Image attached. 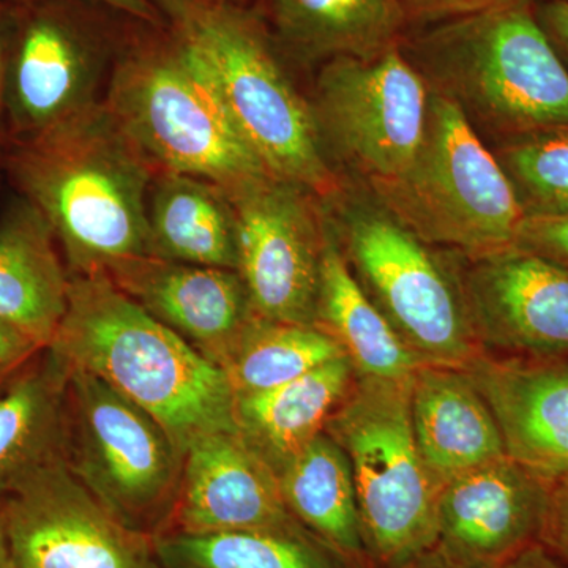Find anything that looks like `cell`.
<instances>
[{
	"instance_id": "cell-23",
	"label": "cell",
	"mask_w": 568,
	"mask_h": 568,
	"mask_svg": "<svg viewBox=\"0 0 568 568\" xmlns=\"http://www.w3.org/2000/svg\"><path fill=\"white\" fill-rule=\"evenodd\" d=\"M67 373V362L47 346L0 384V506L62 459Z\"/></svg>"
},
{
	"instance_id": "cell-10",
	"label": "cell",
	"mask_w": 568,
	"mask_h": 568,
	"mask_svg": "<svg viewBox=\"0 0 568 568\" xmlns=\"http://www.w3.org/2000/svg\"><path fill=\"white\" fill-rule=\"evenodd\" d=\"M306 95L321 151L343 181L379 185L413 162L429 88L402 44L372 58L323 63Z\"/></svg>"
},
{
	"instance_id": "cell-22",
	"label": "cell",
	"mask_w": 568,
	"mask_h": 568,
	"mask_svg": "<svg viewBox=\"0 0 568 568\" xmlns=\"http://www.w3.org/2000/svg\"><path fill=\"white\" fill-rule=\"evenodd\" d=\"M148 256L237 271V220L230 196L207 179L155 173L145 200Z\"/></svg>"
},
{
	"instance_id": "cell-5",
	"label": "cell",
	"mask_w": 568,
	"mask_h": 568,
	"mask_svg": "<svg viewBox=\"0 0 568 568\" xmlns=\"http://www.w3.org/2000/svg\"><path fill=\"white\" fill-rule=\"evenodd\" d=\"M323 203L355 283L422 365L466 368L481 354L458 253L426 242L362 183L345 181Z\"/></svg>"
},
{
	"instance_id": "cell-1",
	"label": "cell",
	"mask_w": 568,
	"mask_h": 568,
	"mask_svg": "<svg viewBox=\"0 0 568 568\" xmlns=\"http://www.w3.org/2000/svg\"><path fill=\"white\" fill-rule=\"evenodd\" d=\"M14 193L50 224L70 275L148 256L145 200L155 170L103 100L0 151Z\"/></svg>"
},
{
	"instance_id": "cell-25",
	"label": "cell",
	"mask_w": 568,
	"mask_h": 568,
	"mask_svg": "<svg viewBox=\"0 0 568 568\" xmlns=\"http://www.w3.org/2000/svg\"><path fill=\"white\" fill-rule=\"evenodd\" d=\"M276 477L287 510L306 532L351 568H372L349 462L331 437L317 436Z\"/></svg>"
},
{
	"instance_id": "cell-21",
	"label": "cell",
	"mask_w": 568,
	"mask_h": 568,
	"mask_svg": "<svg viewBox=\"0 0 568 568\" xmlns=\"http://www.w3.org/2000/svg\"><path fill=\"white\" fill-rule=\"evenodd\" d=\"M69 291V268L50 224L14 193L0 211V321L50 346Z\"/></svg>"
},
{
	"instance_id": "cell-4",
	"label": "cell",
	"mask_w": 568,
	"mask_h": 568,
	"mask_svg": "<svg viewBox=\"0 0 568 568\" xmlns=\"http://www.w3.org/2000/svg\"><path fill=\"white\" fill-rule=\"evenodd\" d=\"M268 173L321 200L343 181L324 159L306 89L256 9L237 0H153Z\"/></svg>"
},
{
	"instance_id": "cell-8",
	"label": "cell",
	"mask_w": 568,
	"mask_h": 568,
	"mask_svg": "<svg viewBox=\"0 0 568 568\" xmlns=\"http://www.w3.org/2000/svg\"><path fill=\"white\" fill-rule=\"evenodd\" d=\"M429 244L477 256L514 245L525 213L458 108L429 91L424 136L398 178L366 186Z\"/></svg>"
},
{
	"instance_id": "cell-15",
	"label": "cell",
	"mask_w": 568,
	"mask_h": 568,
	"mask_svg": "<svg viewBox=\"0 0 568 568\" xmlns=\"http://www.w3.org/2000/svg\"><path fill=\"white\" fill-rule=\"evenodd\" d=\"M551 484L506 455L439 489L435 547L459 568H500L540 541Z\"/></svg>"
},
{
	"instance_id": "cell-40",
	"label": "cell",
	"mask_w": 568,
	"mask_h": 568,
	"mask_svg": "<svg viewBox=\"0 0 568 568\" xmlns=\"http://www.w3.org/2000/svg\"><path fill=\"white\" fill-rule=\"evenodd\" d=\"M0 173H2V164H0Z\"/></svg>"
},
{
	"instance_id": "cell-26",
	"label": "cell",
	"mask_w": 568,
	"mask_h": 568,
	"mask_svg": "<svg viewBox=\"0 0 568 568\" xmlns=\"http://www.w3.org/2000/svg\"><path fill=\"white\" fill-rule=\"evenodd\" d=\"M315 325L342 347L357 377L410 379L422 366L355 283L327 215Z\"/></svg>"
},
{
	"instance_id": "cell-18",
	"label": "cell",
	"mask_w": 568,
	"mask_h": 568,
	"mask_svg": "<svg viewBox=\"0 0 568 568\" xmlns=\"http://www.w3.org/2000/svg\"><path fill=\"white\" fill-rule=\"evenodd\" d=\"M463 369L491 407L508 457L549 484L568 477V358L480 354Z\"/></svg>"
},
{
	"instance_id": "cell-30",
	"label": "cell",
	"mask_w": 568,
	"mask_h": 568,
	"mask_svg": "<svg viewBox=\"0 0 568 568\" xmlns=\"http://www.w3.org/2000/svg\"><path fill=\"white\" fill-rule=\"evenodd\" d=\"M514 245L568 267V215L525 216Z\"/></svg>"
},
{
	"instance_id": "cell-14",
	"label": "cell",
	"mask_w": 568,
	"mask_h": 568,
	"mask_svg": "<svg viewBox=\"0 0 568 568\" xmlns=\"http://www.w3.org/2000/svg\"><path fill=\"white\" fill-rule=\"evenodd\" d=\"M467 316L481 354L568 358V267L517 245L458 254Z\"/></svg>"
},
{
	"instance_id": "cell-27",
	"label": "cell",
	"mask_w": 568,
	"mask_h": 568,
	"mask_svg": "<svg viewBox=\"0 0 568 568\" xmlns=\"http://www.w3.org/2000/svg\"><path fill=\"white\" fill-rule=\"evenodd\" d=\"M153 547L163 568H351L301 532L162 534Z\"/></svg>"
},
{
	"instance_id": "cell-36",
	"label": "cell",
	"mask_w": 568,
	"mask_h": 568,
	"mask_svg": "<svg viewBox=\"0 0 568 568\" xmlns=\"http://www.w3.org/2000/svg\"><path fill=\"white\" fill-rule=\"evenodd\" d=\"M92 2L119 13L129 14L133 20L145 22V24L160 26L164 21L162 11L153 0H92Z\"/></svg>"
},
{
	"instance_id": "cell-33",
	"label": "cell",
	"mask_w": 568,
	"mask_h": 568,
	"mask_svg": "<svg viewBox=\"0 0 568 568\" xmlns=\"http://www.w3.org/2000/svg\"><path fill=\"white\" fill-rule=\"evenodd\" d=\"M43 347L47 346L40 345L20 328L0 321V384L9 379Z\"/></svg>"
},
{
	"instance_id": "cell-41",
	"label": "cell",
	"mask_w": 568,
	"mask_h": 568,
	"mask_svg": "<svg viewBox=\"0 0 568 568\" xmlns=\"http://www.w3.org/2000/svg\"><path fill=\"white\" fill-rule=\"evenodd\" d=\"M562 2H568V0H562Z\"/></svg>"
},
{
	"instance_id": "cell-12",
	"label": "cell",
	"mask_w": 568,
	"mask_h": 568,
	"mask_svg": "<svg viewBox=\"0 0 568 568\" xmlns=\"http://www.w3.org/2000/svg\"><path fill=\"white\" fill-rule=\"evenodd\" d=\"M226 194L237 220V272L254 313L276 323L315 325L325 235L323 200L274 174Z\"/></svg>"
},
{
	"instance_id": "cell-39",
	"label": "cell",
	"mask_w": 568,
	"mask_h": 568,
	"mask_svg": "<svg viewBox=\"0 0 568 568\" xmlns=\"http://www.w3.org/2000/svg\"><path fill=\"white\" fill-rule=\"evenodd\" d=\"M0 568H13L9 538H7L6 519H3L2 511H0Z\"/></svg>"
},
{
	"instance_id": "cell-38",
	"label": "cell",
	"mask_w": 568,
	"mask_h": 568,
	"mask_svg": "<svg viewBox=\"0 0 568 568\" xmlns=\"http://www.w3.org/2000/svg\"><path fill=\"white\" fill-rule=\"evenodd\" d=\"M396 568H459L452 560H448L436 547L426 549L416 558L407 560L406 564Z\"/></svg>"
},
{
	"instance_id": "cell-34",
	"label": "cell",
	"mask_w": 568,
	"mask_h": 568,
	"mask_svg": "<svg viewBox=\"0 0 568 568\" xmlns=\"http://www.w3.org/2000/svg\"><path fill=\"white\" fill-rule=\"evenodd\" d=\"M538 24L568 70V2L534 0Z\"/></svg>"
},
{
	"instance_id": "cell-9",
	"label": "cell",
	"mask_w": 568,
	"mask_h": 568,
	"mask_svg": "<svg viewBox=\"0 0 568 568\" xmlns=\"http://www.w3.org/2000/svg\"><path fill=\"white\" fill-rule=\"evenodd\" d=\"M62 459L71 476L126 528L151 538L166 529L183 452L151 414L99 376L71 365Z\"/></svg>"
},
{
	"instance_id": "cell-37",
	"label": "cell",
	"mask_w": 568,
	"mask_h": 568,
	"mask_svg": "<svg viewBox=\"0 0 568 568\" xmlns=\"http://www.w3.org/2000/svg\"><path fill=\"white\" fill-rule=\"evenodd\" d=\"M500 568H568V562L538 541L523 549Z\"/></svg>"
},
{
	"instance_id": "cell-13",
	"label": "cell",
	"mask_w": 568,
	"mask_h": 568,
	"mask_svg": "<svg viewBox=\"0 0 568 568\" xmlns=\"http://www.w3.org/2000/svg\"><path fill=\"white\" fill-rule=\"evenodd\" d=\"M0 511L13 568H163L153 538L112 517L63 459L29 477Z\"/></svg>"
},
{
	"instance_id": "cell-28",
	"label": "cell",
	"mask_w": 568,
	"mask_h": 568,
	"mask_svg": "<svg viewBox=\"0 0 568 568\" xmlns=\"http://www.w3.org/2000/svg\"><path fill=\"white\" fill-rule=\"evenodd\" d=\"M342 355V347L316 325L254 315L220 369L237 398L283 386Z\"/></svg>"
},
{
	"instance_id": "cell-35",
	"label": "cell",
	"mask_w": 568,
	"mask_h": 568,
	"mask_svg": "<svg viewBox=\"0 0 568 568\" xmlns=\"http://www.w3.org/2000/svg\"><path fill=\"white\" fill-rule=\"evenodd\" d=\"M11 33H13V2L0 0V151L7 145L6 93Z\"/></svg>"
},
{
	"instance_id": "cell-3",
	"label": "cell",
	"mask_w": 568,
	"mask_h": 568,
	"mask_svg": "<svg viewBox=\"0 0 568 568\" xmlns=\"http://www.w3.org/2000/svg\"><path fill=\"white\" fill-rule=\"evenodd\" d=\"M402 51L488 145L568 126V70L538 24L534 0H503L413 29Z\"/></svg>"
},
{
	"instance_id": "cell-16",
	"label": "cell",
	"mask_w": 568,
	"mask_h": 568,
	"mask_svg": "<svg viewBox=\"0 0 568 568\" xmlns=\"http://www.w3.org/2000/svg\"><path fill=\"white\" fill-rule=\"evenodd\" d=\"M234 530L310 534L287 510L272 467L244 437L239 432L211 433L183 454L178 499L162 534Z\"/></svg>"
},
{
	"instance_id": "cell-6",
	"label": "cell",
	"mask_w": 568,
	"mask_h": 568,
	"mask_svg": "<svg viewBox=\"0 0 568 568\" xmlns=\"http://www.w3.org/2000/svg\"><path fill=\"white\" fill-rule=\"evenodd\" d=\"M103 103L155 173L196 175L224 192L271 174L171 31L115 52Z\"/></svg>"
},
{
	"instance_id": "cell-29",
	"label": "cell",
	"mask_w": 568,
	"mask_h": 568,
	"mask_svg": "<svg viewBox=\"0 0 568 568\" xmlns=\"http://www.w3.org/2000/svg\"><path fill=\"white\" fill-rule=\"evenodd\" d=\"M525 216L568 215V126L489 145Z\"/></svg>"
},
{
	"instance_id": "cell-19",
	"label": "cell",
	"mask_w": 568,
	"mask_h": 568,
	"mask_svg": "<svg viewBox=\"0 0 568 568\" xmlns=\"http://www.w3.org/2000/svg\"><path fill=\"white\" fill-rule=\"evenodd\" d=\"M410 422L439 488L507 455L495 414L466 369L422 365L410 384Z\"/></svg>"
},
{
	"instance_id": "cell-32",
	"label": "cell",
	"mask_w": 568,
	"mask_h": 568,
	"mask_svg": "<svg viewBox=\"0 0 568 568\" xmlns=\"http://www.w3.org/2000/svg\"><path fill=\"white\" fill-rule=\"evenodd\" d=\"M540 544L568 562V477L552 481Z\"/></svg>"
},
{
	"instance_id": "cell-7",
	"label": "cell",
	"mask_w": 568,
	"mask_h": 568,
	"mask_svg": "<svg viewBox=\"0 0 568 568\" xmlns=\"http://www.w3.org/2000/svg\"><path fill=\"white\" fill-rule=\"evenodd\" d=\"M410 379L357 377L324 433L345 452L372 568H396L436 544L439 487L410 422Z\"/></svg>"
},
{
	"instance_id": "cell-11",
	"label": "cell",
	"mask_w": 568,
	"mask_h": 568,
	"mask_svg": "<svg viewBox=\"0 0 568 568\" xmlns=\"http://www.w3.org/2000/svg\"><path fill=\"white\" fill-rule=\"evenodd\" d=\"M7 144L47 132L103 100L115 54L73 0H11Z\"/></svg>"
},
{
	"instance_id": "cell-24",
	"label": "cell",
	"mask_w": 568,
	"mask_h": 568,
	"mask_svg": "<svg viewBox=\"0 0 568 568\" xmlns=\"http://www.w3.org/2000/svg\"><path fill=\"white\" fill-rule=\"evenodd\" d=\"M355 372L346 355L306 375L263 392L235 398L239 435L275 474L323 435L328 418L353 388Z\"/></svg>"
},
{
	"instance_id": "cell-2",
	"label": "cell",
	"mask_w": 568,
	"mask_h": 568,
	"mask_svg": "<svg viewBox=\"0 0 568 568\" xmlns=\"http://www.w3.org/2000/svg\"><path fill=\"white\" fill-rule=\"evenodd\" d=\"M50 346L151 414L183 454L197 437L237 432L235 396L222 369L106 274L70 275L69 306Z\"/></svg>"
},
{
	"instance_id": "cell-31",
	"label": "cell",
	"mask_w": 568,
	"mask_h": 568,
	"mask_svg": "<svg viewBox=\"0 0 568 568\" xmlns=\"http://www.w3.org/2000/svg\"><path fill=\"white\" fill-rule=\"evenodd\" d=\"M409 31L477 13L503 0H399Z\"/></svg>"
},
{
	"instance_id": "cell-17",
	"label": "cell",
	"mask_w": 568,
	"mask_h": 568,
	"mask_svg": "<svg viewBox=\"0 0 568 568\" xmlns=\"http://www.w3.org/2000/svg\"><path fill=\"white\" fill-rule=\"evenodd\" d=\"M106 275L219 368L256 315L244 280L231 268L141 256Z\"/></svg>"
},
{
	"instance_id": "cell-20",
	"label": "cell",
	"mask_w": 568,
	"mask_h": 568,
	"mask_svg": "<svg viewBox=\"0 0 568 568\" xmlns=\"http://www.w3.org/2000/svg\"><path fill=\"white\" fill-rule=\"evenodd\" d=\"M256 10L297 70L372 58L409 32L399 0H260Z\"/></svg>"
}]
</instances>
